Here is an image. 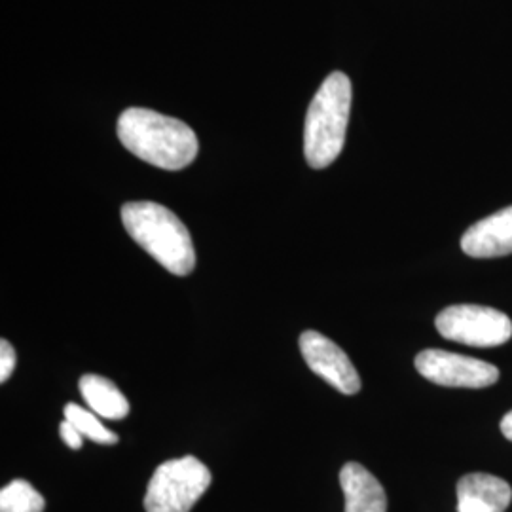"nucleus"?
<instances>
[{
    "label": "nucleus",
    "mask_w": 512,
    "mask_h": 512,
    "mask_svg": "<svg viewBox=\"0 0 512 512\" xmlns=\"http://www.w3.org/2000/svg\"><path fill=\"white\" fill-rule=\"evenodd\" d=\"M435 325L446 340L473 348L503 346L512 338L509 315L475 304H459L440 311Z\"/></svg>",
    "instance_id": "obj_5"
},
{
    "label": "nucleus",
    "mask_w": 512,
    "mask_h": 512,
    "mask_svg": "<svg viewBox=\"0 0 512 512\" xmlns=\"http://www.w3.org/2000/svg\"><path fill=\"white\" fill-rule=\"evenodd\" d=\"M59 435H61V439L63 442L69 446V448H73V450H80L82 448V433L74 427L73 423H69V421L65 420L61 425H59Z\"/></svg>",
    "instance_id": "obj_15"
},
{
    "label": "nucleus",
    "mask_w": 512,
    "mask_h": 512,
    "mask_svg": "<svg viewBox=\"0 0 512 512\" xmlns=\"http://www.w3.org/2000/svg\"><path fill=\"white\" fill-rule=\"evenodd\" d=\"M461 249L473 258H497L512 253V207L473 224L461 238Z\"/></svg>",
    "instance_id": "obj_8"
},
{
    "label": "nucleus",
    "mask_w": 512,
    "mask_h": 512,
    "mask_svg": "<svg viewBox=\"0 0 512 512\" xmlns=\"http://www.w3.org/2000/svg\"><path fill=\"white\" fill-rule=\"evenodd\" d=\"M211 473L194 456L169 459L162 463L148 482L145 494L147 512H190L207 488Z\"/></svg>",
    "instance_id": "obj_4"
},
{
    "label": "nucleus",
    "mask_w": 512,
    "mask_h": 512,
    "mask_svg": "<svg viewBox=\"0 0 512 512\" xmlns=\"http://www.w3.org/2000/svg\"><path fill=\"white\" fill-rule=\"evenodd\" d=\"M416 368L425 380L444 387L480 389L499 380L497 366L444 349L421 351L416 357Z\"/></svg>",
    "instance_id": "obj_6"
},
{
    "label": "nucleus",
    "mask_w": 512,
    "mask_h": 512,
    "mask_svg": "<svg viewBox=\"0 0 512 512\" xmlns=\"http://www.w3.org/2000/svg\"><path fill=\"white\" fill-rule=\"evenodd\" d=\"M346 512H387V495L380 480L361 463L349 461L340 471Z\"/></svg>",
    "instance_id": "obj_10"
},
{
    "label": "nucleus",
    "mask_w": 512,
    "mask_h": 512,
    "mask_svg": "<svg viewBox=\"0 0 512 512\" xmlns=\"http://www.w3.org/2000/svg\"><path fill=\"white\" fill-rule=\"evenodd\" d=\"M16 368V351L8 340L0 342V382L4 384Z\"/></svg>",
    "instance_id": "obj_14"
},
{
    "label": "nucleus",
    "mask_w": 512,
    "mask_h": 512,
    "mask_svg": "<svg viewBox=\"0 0 512 512\" xmlns=\"http://www.w3.org/2000/svg\"><path fill=\"white\" fill-rule=\"evenodd\" d=\"M118 139L143 162L179 171L198 156V137L181 120L156 110L128 109L118 118Z\"/></svg>",
    "instance_id": "obj_1"
},
{
    "label": "nucleus",
    "mask_w": 512,
    "mask_h": 512,
    "mask_svg": "<svg viewBox=\"0 0 512 512\" xmlns=\"http://www.w3.org/2000/svg\"><path fill=\"white\" fill-rule=\"evenodd\" d=\"M501 433L505 435V439H509L512 442V410L505 414V418L501 420Z\"/></svg>",
    "instance_id": "obj_16"
},
{
    "label": "nucleus",
    "mask_w": 512,
    "mask_h": 512,
    "mask_svg": "<svg viewBox=\"0 0 512 512\" xmlns=\"http://www.w3.org/2000/svg\"><path fill=\"white\" fill-rule=\"evenodd\" d=\"M511 501V484L499 476L471 473L458 482V512H505Z\"/></svg>",
    "instance_id": "obj_9"
},
{
    "label": "nucleus",
    "mask_w": 512,
    "mask_h": 512,
    "mask_svg": "<svg viewBox=\"0 0 512 512\" xmlns=\"http://www.w3.org/2000/svg\"><path fill=\"white\" fill-rule=\"evenodd\" d=\"M44 497L27 480H14L0 492V512H44Z\"/></svg>",
    "instance_id": "obj_12"
},
{
    "label": "nucleus",
    "mask_w": 512,
    "mask_h": 512,
    "mask_svg": "<svg viewBox=\"0 0 512 512\" xmlns=\"http://www.w3.org/2000/svg\"><path fill=\"white\" fill-rule=\"evenodd\" d=\"M300 351L306 365L310 366L311 372L321 376L340 393L355 395L361 391V378L357 374V368L351 363L348 353L340 346H336L327 336L315 330L302 332Z\"/></svg>",
    "instance_id": "obj_7"
},
{
    "label": "nucleus",
    "mask_w": 512,
    "mask_h": 512,
    "mask_svg": "<svg viewBox=\"0 0 512 512\" xmlns=\"http://www.w3.org/2000/svg\"><path fill=\"white\" fill-rule=\"evenodd\" d=\"M351 82L344 73H332L315 93L304 126V154L313 169L329 167L346 145Z\"/></svg>",
    "instance_id": "obj_3"
},
{
    "label": "nucleus",
    "mask_w": 512,
    "mask_h": 512,
    "mask_svg": "<svg viewBox=\"0 0 512 512\" xmlns=\"http://www.w3.org/2000/svg\"><path fill=\"white\" fill-rule=\"evenodd\" d=\"M80 393L93 414L105 420H124L129 414L126 395L103 376L86 374L80 378Z\"/></svg>",
    "instance_id": "obj_11"
},
{
    "label": "nucleus",
    "mask_w": 512,
    "mask_h": 512,
    "mask_svg": "<svg viewBox=\"0 0 512 512\" xmlns=\"http://www.w3.org/2000/svg\"><path fill=\"white\" fill-rule=\"evenodd\" d=\"M124 228L169 274L188 275L196 266V251L183 220L164 205L131 202L122 207Z\"/></svg>",
    "instance_id": "obj_2"
},
{
    "label": "nucleus",
    "mask_w": 512,
    "mask_h": 512,
    "mask_svg": "<svg viewBox=\"0 0 512 512\" xmlns=\"http://www.w3.org/2000/svg\"><path fill=\"white\" fill-rule=\"evenodd\" d=\"M63 414H65V420L73 423L74 427L82 433V437L93 440V442H99V444H116L118 442V435L107 429L99 421L97 414L84 410L82 406L69 403L65 406Z\"/></svg>",
    "instance_id": "obj_13"
}]
</instances>
